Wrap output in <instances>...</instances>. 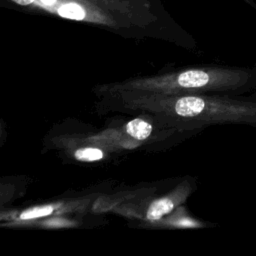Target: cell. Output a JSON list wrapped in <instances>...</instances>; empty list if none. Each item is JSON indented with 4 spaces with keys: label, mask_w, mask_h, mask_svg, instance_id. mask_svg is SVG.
Instances as JSON below:
<instances>
[{
    "label": "cell",
    "mask_w": 256,
    "mask_h": 256,
    "mask_svg": "<svg viewBox=\"0 0 256 256\" xmlns=\"http://www.w3.org/2000/svg\"><path fill=\"white\" fill-rule=\"evenodd\" d=\"M110 96L115 97L125 109L145 113L165 128L192 130L215 124L256 127V92L249 96H230L120 91Z\"/></svg>",
    "instance_id": "obj_1"
},
{
    "label": "cell",
    "mask_w": 256,
    "mask_h": 256,
    "mask_svg": "<svg viewBox=\"0 0 256 256\" xmlns=\"http://www.w3.org/2000/svg\"><path fill=\"white\" fill-rule=\"evenodd\" d=\"M256 88V71L249 68H190L157 76L134 78L98 88L109 95L142 91L162 95L221 94L240 96Z\"/></svg>",
    "instance_id": "obj_2"
},
{
    "label": "cell",
    "mask_w": 256,
    "mask_h": 256,
    "mask_svg": "<svg viewBox=\"0 0 256 256\" xmlns=\"http://www.w3.org/2000/svg\"><path fill=\"white\" fill-rule=\"evenodd\" d=\"M13 3L45 11L61 18L119 28L124 23L119 22L116 15L104 9L93 0H11Z\"/></svg>",
    "instance_id": "obj_3"
},
{
    "label": "cell",
    "mask_w": 256,
    "mask_h": 256,
    "mask_svg": "<svg viewBox=\"0 0 256 256\" xmlns=\"http://www.w3.org/2000/svg\"><path fill=\"white\" fill-rule=\"evenodd\" d=\"M192 192V185L188 181L181 182L167 195L152 201L145 212V219L155 222L171 213L183 203Z\"/></svg>",
    "instance_id": "obj_4"
},
{
    "label": "cell",
    "mask_w": 256,
    "mask_h": 256,
    "mask_svg": "<svg viewBox=\"0 0 256 256\" xmlns=\"http://www.w3.org/2000/svg\"><path fill=\"white\" fill-rule=\"evenodd\" d=\"M81 205L82 203L80 201H70V202H60V203H54V204L44 205L40 207H34L21 212L17 217L15 216L14 219L16 221L17 220L28 221V220H34L40 217H45V216L61 215L65 212L79 210Z\"/></svg>",
    "instance_id": "obj_5"
},
{
    "label": "cell",
    "mask_w": 256,
    "mask_h": 256,
    "mask_svg": "<svg viewBox=\"0 0 256 256\" xmlns=\"http://www.w3.org/2000/svg\"><path fill=\"white\" fill-rule=\"evenodd\" d=\"M104 9L116 16H123L128 20H137L138 9L147 7L145 1L136 0H93Z\"/></svg>",
    "instance_id": "obj_6"
},
{
    "label": "cell",
    "mask_w": 256,
    "mask_h": 256,
    "mask_svg": "<svg viewBox=\"0 0 256 256\" xmlns=\"http://www.w3.org/2000/svg\"><path fill=\"white\" fill-rule=\"evenodd\" d=\"M123 131L127 138L141 142L147 140L151 136L153 125L145 119L135 118L124 125Z\"/></svg>",
    "instance_id": "obj_7"
},
{
    "label": "cell",
    "mask_w": 256,
    "mask_h": 256,
    "mask_svg": "<svg viewBox=\"0 0 256 256\" xmlns=\"http://www.w3.org/2000/svg\"><path fill=\"white\" fill-rule=\"evenodd\" d=\"M76 160L82 162H95L105 157V151L98 147H81L73 153Z\"/></svg>",
    "instance_id": "obj_8"
}]
</instances>
